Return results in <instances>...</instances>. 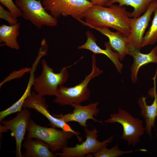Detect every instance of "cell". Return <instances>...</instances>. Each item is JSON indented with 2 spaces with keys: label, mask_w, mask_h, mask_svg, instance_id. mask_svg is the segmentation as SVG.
Segmentation results:
<instances>
[{
  "label": "cell",
  "mask_w": 157,
  "mask_h": 157,
  "mask_svg": "<svg viewBox=\"0 0 157 157\" xmlns=\"http://www.w3.org/2000/svg\"><path fill=\"white\" fill-rule=\"evenodd\" d=\"M130 13L125 7L119 5L113 4L106 7L94 5L85 13V22L78 20L90 28L98 26L112 28L128 37L131 31Z\"/></svg>",
  "instance_id": "obj_1"
},
{
  "label": "cell",
  "mask_w": 157,
  "mask_h": 157,
  "mask_svg": "<svg viewBox=\"0 0 157 157\" xmlns=\"http://www.w3.org/2000/svg\"><path fill=\"white\" fill-rule=\"evenodd\" d=\"M92 70L79 84L73 87L63 85L59 87L53 102L61 106L70 105L72 104H81L90 97V92L88 88L90 81L101 74L103 71L97 67L95 54L92 57Z\"/></svg>",
  "instance_id": "obj_2"
},
{
  "label": "cell",
  "mask_w": 157,
  "mask_h": 157,
  "mask_svg": "<svg viewBox=\"0 0 157 157\" xmlns=\"http://www.w3.org/2000/svg\"><path fill=\"white\" fill-rule=\"evenodd\" d=\"M26 138H38L41 140L49 146L50 151L53 154L61 151L67 147L68 140L75 134L63 130H59L56 128L41 126L31 118L28 122Z\"/></svg>",
  "instance_id": "obj_3"
},
{
  "label": "cell",
  "mask_w": 157,
  "mask_h": 157,
  "mask_svg": "<svg viewBox=\"0 0 157 157\" xmlns=\"http://www.w3.org/2000/svg\"><path fill=\"white\" fill-rule=\"evenodd\" d=\"M42 69L41 74L35 78L33 89L38 94L44 96H55L59 87L67 81L69 74L67 69L73 65L64 67L58 73H55L50 67L46 60H41Z\"/></svg>",
  "instance_id": "obj_4"
},
{
  "label": "cell",
  "mask_w": 157,
  "mask_h": 157,
  "mask_svg": "<svg viewBox=\"0 0 157 157\" xmlns=\"http://www.w3.org/2000/svg\"><path fill=\"white\" fill-rule=\"evenodd\" d=\"M106 123H117L122 126L120 138L126 141L128 145L135 147L140 142L141 136L144 133L143 121L133 117L129 112L119 108L117 113L111 114L110 117L104 121Z\"/></svg>",
  "instance_id": "obj_5"
},
{
  "label": "cell",
  "mask_w": 157,
  "mask_h": 157,
  "mask_svg": "<svg viewBox=\"0 0 157 157\" xmlns=\"http://www.w3.org/2000/svg\"><path fill=\"white\" fill-rule=\"evenodd\" d=\"M47 11L58 18L71 16L77 20L84 18L87 10L94 5L87 0H42Z\"/></svg>",
  "instance_id": "obj_6"
},
{
  "label": "cell",
  "mask_w": 157,
  "mask_h": 157,
  "mask_svg": "<svg viewBox=\"0 0 157 157\" xmlns=\"http://www.w3.org/2000/svg\"><path fill=\"white\" fill-rule=\"evenodd\" d=\"M15 4L22 13V16L38 29L45 26L54 27L58 23L57 18L49 14L41 1L16 0Z\"/></svg>",
  "instance_id": "obj_7"
},
{
  "label": "cell",
  "mask_w": 157,
  "mask_h": 157,
  "mask_svg": "<svg viewBox=\"0 0 157 157\" xmlns=\"http://www.w3.org/2000/svg\"><path fill=\"white\" fill-rule=\"evenodd\" d=\"M84 132L86 137L85 141L80 144H76L74 147H66L61 152L55 153V155L60 157H83L89 154H93L112 142L114 138L111 136L100 142L97 140L98 131L95 128L91 130L85 128Z\"/></svg>",
  "instance_id": "obj_8"
},
{
  "label": "cell",
  "mask_w": 157,
  "mask_h": 157,
  "mask_svg": "<svg viewBox=\"0 0 157 157\" xmlns=\"http://www.w3.org/2000/svg\"><path fill=\"white\" fill-rule=\"evenodd\" d=\"M23 108L18 112L13 118L8 120H3L1 122L2 125L0 126V134L6 132L8 130L13 134L16 142L15 154L17 157H23L21 148L31 116L27 108Z\"/></svg>",
  "instance_id": "obj_9"
},
{
  "label": "cell",
  "mask_w": 157,
  "mask_h": 157,
  "mask_svg": "<svg viewBox=\"0 0 157 157\" xmlns=\"http://www.w3.org/2000/svg\"><path fill=\"white\" fill-rule=\"evenodd\" d=\"M23 108L34 109L40 113L49 120L50 125L53 127L61 129L65 131L74 133L78 139L81 137L79 136L80 133L73 130L71 126L62 120L56 117L51 115L47 109L48 106L44 96L34 91L31 92V94L25 101L23 104Z\"/></svg>",
  "instance_id": "obj_10"
},
{
  "label": "cell",
  "mask_w": 157,
  "mask_h": 157,
  "mask_svg": "<svg viewBox=\"0 0 157 157\" xmlns=\"http://www.w3.org/2000/svg\"><path fill=\"white\" fill-rule=\"evenodd\" d=\"M157 7V0H155L152 2L142 16L136 18H131V31L127 37V42L129 48L132 47L140 50L144 34L151 16Z\"/></svg>",
  "instance_id": "obj_11"
},
{
  "label": "cell",
  "mask_w": 157,
  "mask_h": 157,
  "mask_svg": "<svg viewBox=\"0 0 157 157\" xmlns=\"http://www.w3.org/2000/svg\"><path fill=\"white\" fill-rule=\"evenodd\" d=\"M99 104L98 101L91 103L85 106L72 104L70 105L74 108L72 112L65 115L62 113L58 115L53 114V115L66 123L75 122L78 123L81 126L87 128L88 126L87 121L89 119H92L95 122L103 124L102 121L96 119L94 117H96L99 112L98 108Z\"/></svg>",
  "instance_id": "obj_12"
},
{
  "label": "cell",
  "mask_w": 157,
  "mask_h": 157,
  "mask_svg": "<svg viewBox=\"0 0 157 157\" xmlns=\"http://www.w3.org/2000/svg\"><path fill=\"white\" fill-rule=\"evenodd\" d=\"M157 75V68L155 75L152 79L154 81V86L149 90L148 93L149 96L154 100L152 104L148 105L146 101L147 97H142L138 100L140 108V113L145 121V131L147 135L152 138V128H155V123L157 117V94L156 93V78Z\"/></svg>",
  "instance_id": "obj_13"
},
{
  "label": "cell",
  "mask_w": 157,
  "mask_h": 157,
  "mask_svg": "<svg viewBox=\"0 0 157 157\" xmlns=\"http://www.w3.org/2000/svg\"><path fill=\"white\" fill-rule=\"evenodd\" d=\"M87 40L83 45L78 47V49H85L90 51L94 54H101L107 56L114 63L117 72L121 73L123 65L120 61L119 55L117 52L113 51L109 42L104 43L106 49H103L97 44L96 39L93 34L88 31L86 33Z\"/></svg>",
  "instance_id": "obj_14"
},
{
  "label": "cell",
  "mask_w": 157,
  "mask_h": 157,
  "mask_svg": "<svg viewBox=\"0 0 157 157\" xmlns=\"http://www.w3.org/2000/svg\"><path fill=\"white\" fill-rule=\"evenodd\" d=\"M106 36L113 50L117 52L119 59L122 60L126 55H129V47L127 42V37L122 33L117 31L113 32L109 28L104 26L92 27Z\"/></svg>",
  "instance_id": "obj_15"
},
{
  "label": "cell",
  "mask_w": 157,
  "mask_h": 157,
  "mask_svg": "<svg viewBox=\"0 0 157 157\" xmlns=\"http://www.w3.org/2000/svg\"><path fill=\"white\" fill-rule=\"evenodd\" d=\"M133 57L134 61L131 68V81L135 83L137 81V74L142 66L150 63L157 64V45L148 53L144 54L134 47L129 48V54Z\"/></svg>",
  "instance_id": "obj_16"
},
{
  "label": "cell",
  "mask_w": 157,
  "mask_h": 157,
  "mask_svg": "<svg viewBox=\"0 0 157 157\" xmlns=\"http://www.w3.org/2000/svg\"><path fill=\"white\" fill-rule=\"evenodd\" d=\"M22 146L26 151L23 157H57L50 150L49 145L43 140L35 138H25Z\"/></svg>",
  "instance_id": "obj_17"
},
{
  "label": "cell",
  "mask_w": 157,
  "mask_h": 157,
  "mask_svg": "<svg viewBox=\"0 0 157 157\" xmlns=\"http://www.w3.org/2000/svg\"><path fill=\"white\" fill-rule=\"evenodd\" d=\"M20 24L17 22L12 25L3 24L0 26V43L11 49H19L17 41Z\"/></svg>",
  "instance_id": "obj_18"
},
{
  "label": "cell",
  "mask_w": 157,
  "mask_h": 157,
  "mask_svg": "<svg viewBox=\"0 0 157 157\" xmlns=\"http://www.w3.org/2000/svg\"><path fill=\"white\" fill-rule=\"evenodd\" d=\"M155 0H112L107 6L115 3H119V5L123 6H130L133 7V11L130 13V18H136L140 17L148 9L151 3Z\"/></svg>",
  "instance_id": "obj_19"
},
{
  "label": "cell",
  "mask_w": 157,
  "mask_h": 157,
  "mask_svg": "<svg viewBox=\"0 0 157 157\" xmlns=\"http://www.w3.org/2000/svg\"><path fill=\"white\" fill-rule=\"evenodd\" d=\"M35 78L34 75H30L26 89L20 98L8 108L0 112V122L8 116L22 110V106L25 101L31 93V90L33 86Z\"/></svg>",
  "instance_id": "obj_20"
},
{
  "label": "cell",
  "mask_w": 157,
  "mask_h": 157,
  "mask_svg": "<svg viewBox=\"0 0 157 157\" xmlns=\"http://www.w3.org/2000/svg\"><path fill=\"white\" fill-rule=\"evenodd\" d=\"M147 151L145 149H140L135 150L127 151L121 150L119 148L118 144L109 149L107 146L104 147L97 152L93 154L95 157H118L124 154L131 153L135 151Z\"/></svg>",
  "instance_id": "obj_21"
},
{
  "label": "cell",
  "mask_w": 157,
  "mask_h": 157,
  "mask_svg": "<svg viewBox=\"0 0 157 157\" xmlns=\"http://www.w3.org/2000/svg\"><path fill=\"white\" fill-rule=\"evenodd\" d=\"M154 13L151 25L143 38L142 47L154 44L157 42V7Z\"/></svg>",
  "instance_id": "obj_22"
},
{
  "label": "cell",
  "mask_w": 157,
  "mask_h": 157,
  "mask_svg": "<svg viewBox=\"0 0 157 157\" xmlns=\"http://www.w3.org/2000/svg\"><path fill=\"white\" fill-rule=\"evenodd\" d=\"M1 3L10 11L13 17L15 19L22 16V13L12 0H0Z\"/></svg>",
  "instance_id": "obj_23"
},
{
  "label": "cell",
  "mask_w": 157,
  "mask_h": 157,
  "mask_svg": "<svg viewBox=\"0 0 157 157\" xmlns=\"http://www.w3.org/2000/svg\"><path fill=\"white\" fill-rule=\"evenodd\" d=\"M0 18L6 21L10 25L15 24L17 22V19L13 18L9 10H5L0 5Z\"/></svg>",
  "instance_id": "obj_24"
},
{
  "label": "cell",
  "mask_w": 157,
  "mask_h": 157,
  "mask_svg": "<svg viewBox=\"0 0 157 157\" xmlns=\"http://www.w3.org/2000/svg\"><path fill=\"white\" fill-rule=\"evenodd\" d=\"M31 68H25L18 71H15L0 83V88L5 82L9 81L10 80L13 79L15 78H18L22 77L24 75L26 72H29L31 70Z\"/></svg>",
  "instance_id": "obj_25"
},
{
  "label": "cell",
  "mask_w": 157,
  "mask_h": 157,
  "mask_svg": "<svg viewBox=\"0 0 157 157\" xmlns=\"http://www.w3.org/2000/svg\"><path fill=\"white\" fill-rule=\"evenodd\" d=\"M92 3L93 5L102 6H107L108 4L112 0H87Z\"/></svg>",
  "instance_id": "obj_26"
}]
</instances>
